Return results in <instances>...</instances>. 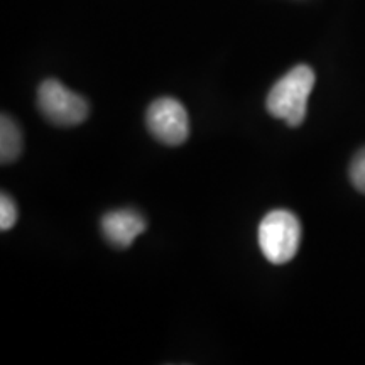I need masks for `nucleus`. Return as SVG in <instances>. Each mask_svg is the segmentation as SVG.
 Wrapping results in <instances>:
<instances>
[{
    "label": "nucleus",
    "instance_id": "f257e3e1",
    "mask_svg": "<svg viewBox=\"0 0 365 365\" xmlns=\"http://www.w3.org/2000/svg\"><path fill=\"white\" fill-rule=\"evenodd\" d=\"M314 86V71L307 65H299L287 71L272 86L267 95L266 107L276 118H282L287 125L303 124L308 110V98Z\"/></svg>",
    "mask_w": 365,
    "mask_h": 365
},
{
    "label": "nucleus",
    "instance_id": "f03ea898",
    "mask_svg": "<svg viewBox=\"0 0 365 365\" xmlns=\"http://www.w3.org/2000/svg\"><path fill=\"white\" fill-rule=\"evenodd\" d=\"M301 244V223L287 210H274L259 225V245L271 264H286L294 257Z\"/></svg>",
    "mask_w": 365,
    "mask_h": 365
},
{
    "label": "nucleus",
    "instance_id": "7ed1b4c3",
    "mask_svg": "<svg viewBox=\"0 0 365 365\" xmlns=\"http://www.w3.org/2000/svg\"><path fill=\"white\" fill-rule=\"evenodd\" d=\"M38 107L54 125L73 127L86 120L88 103L83 97L73 93L58 80H46L38 90Z\"/></svg>",
    "mask_w": 365,
    "mask_h": 365
},
{
    "label": "nucleus",
    "instance_id": "20e7f679",
    "mask_svg": "<svg viewBox=\"0 0 365 365\" xmlns=\"http://www.w3.org/2000/svg\"><path fill=\"white\" fill-rule=\"evenodd\" d=\"M145 122L150 134L166 145H181L190 135L188 113L175 98H159L150 103Z\"/></svg>",
    "mask_w": 365,
    "mask_h": 365
},
{
    "label": "nucleus",
    "instance_id": "39448f33",
    "mask_svg": "<svg viewBox=\"0 0 365 365\" xmlns=\"http://www.w3.org/2000/svg\"><path fill=\"white\" fill-rule=\"evenodd\" d=\"M145 230V220L134 210H115L102 218L105 239L115 247L125 249Z\"/></svg>",
    "mask_w": 365,
    "mask_h": 365
},
{
    "label": "nucleus",
    "instance_id": "423d86ee",
    "mask_svg": "<svg viewBox=\"0 0 365 365\" xmlns=\"http://www.w3.org/2000/svg\"><path fill=\"white\" fill-rule=\"evenodd\" d=\"M22 153V132L12 117L2 115L0 118V161L11 164Z\"/></svg>",
    "mask_w": 365,
    "mask_h": 365
},
{
    "label": "nucleus",
    "instance_id": "0eeeda50",
    "mask_svg": "<svg viewBox=\"0 0 365 365\" xmlns=\"http://www.w3.org/2000/svg\"><path fill=\"white\" fill-rule=\"evenodd\" d=\"M17 222V207L14 203L11 196L2 193V198H0V228L4 232L11 230V228L16 225Z\"/></svg>",
    "mask_w": 365,
    "mask_h": 365
},
{
    "label": "nucleus",
    "instance_id": "6e6552de",
    "mask_svg": "<svg viewBox=\"0 0 365 365\" xmlns=\"http://www.w3.org/2000/svg\"><path fill=\"white\" fill-rule=\"evenodd\" d=\"M350 180L360 193H365V149L360 150L350 164Z\"/></svg>",
    "mask_w": 365,
    "mask_h": 365
}]
</instances>
